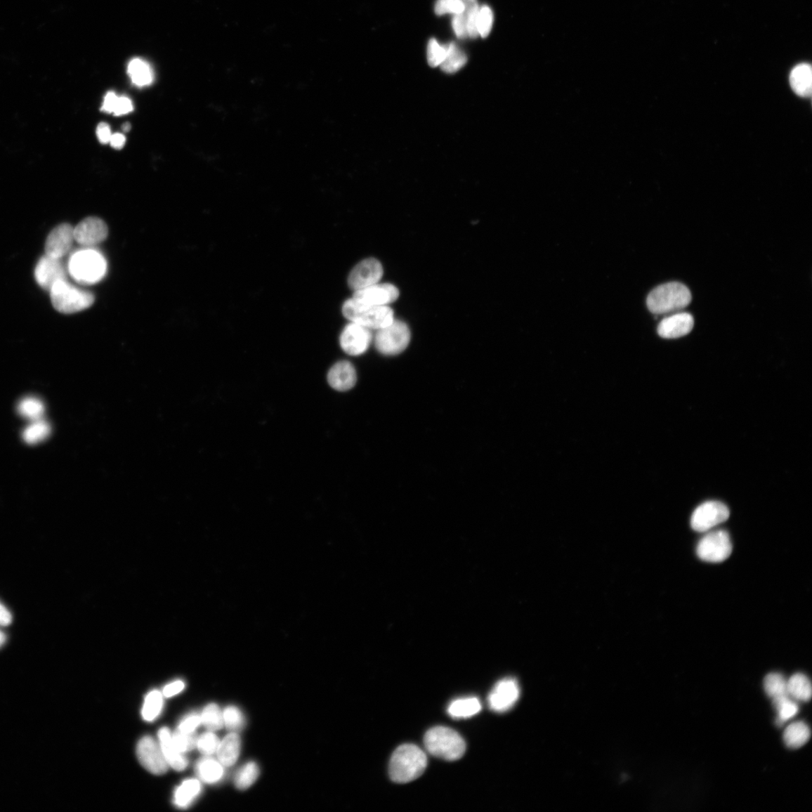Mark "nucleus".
<instances>
[{
    "label": "nucleus",
    "instance_id": "2f4dec72",
    "mask_svg": "<svg viewBox=\"0 0 812 812\" xmlns=\"http://www.w3.org/2000/svg\"><path fill=\"white\" fill-rule=\"evenodd\" d=\"M259 774L258 764L253 761L245 764L235 777V785L240 790H247L256 781Z\"/></svg>",
    "mask_w": 812,
    "mask_h": 812
},
{
    "label": "nucleus",
    "instance_id": "4be33fe9",
    "mask_svg": "<svg viewBox=\"0 0 812 812\" xmlns=\"http://www.w3.org/2000/svg\"><path fill=\"white\" fill-rule=\"evenodd\" d=\"M241 740L236 733L228 735L220 742L217 755L218 761L223 766H231L238 760L240 754Z\"/></svg>",
    "mask_w": 812,
    "mask_h": 812
},
{
    "label": "nucleus",
    "instance_id": "0eeeda50",
    "mask_svg": "<svg viewBox=\"0 0 812 812\" xmlns=\"http://www.w3.org/2000/svg\"><path fill=\"white\" fill-rule=\"evenodd\" d=\"M410 339L411 334L408 326L400 320L394 319L389 325L378 329L375 345L377 350L384 355H398L408 347Z\"/></svg>",
    "mask_w": 812,
    "mask_h": 812
},
{
    "label": "nucleus",
    "instance_id": "09e8293b",
    "mask_svg": "<svg viewBox=\"0 0 812 812\" xmlns=\"http://www.w3.org/2000/svg\"><path fill=\"white\" fill-rule=\"evenodd\" d=\"M97 135L98 140L102 144H108L110 142L112 136L111 128L108 124L100 123L98 126Z\"/></svg>",
    "mask_w": 812,
    "mask_h": 812
},
{
    "label": "nucleus",
    "instance_id": "864d4df0",
    "mask_svg": "<svg viewBox=\"0 0 812 812\" xmlns=\"http://www.w3.org/2000/svg\"><path fill=\"white\" fill-rule=\"evenodd\" d=\"M6 636L2 631H0V648H1L6 643Z\"/></svg>",
    "mask_w": 812,
    "mask_h": 812
},
{
    "label": "nucleus",
    "instance_id": "cd10ccee",
    "mask_svg": "<svg viewBox=\"0 0 812 812\" xmlns=\"http://www.w3.org/2000/svg\"><path fill=\"white\" fill-rule=\"evenodd\" d=\"M447 46L446 56L440 67L446 73H454L461 70L467 62L465 53L459 49L454 42Z\"/></svg>",
    "mask_w": 812,
    "mask_h": 812
},
{
    "label": "nucleus",
    "instance_id": "b1692460",
    "mask_svg": "<svg viewBox=\"0 0 812 812\" xmlns=\"http://www.w3.org/2000/svg\"><path fill=\"white\" fill-rule=\"evenodd\" d=\"M811 737L809 726L803 721L790 724L784 732V742L790 749H797L805 745Z\"/></svg>",
    "mask_w": 812,
    "mask_h": 812
},
{
    "label": "nucleus",
    "instance_id": "f257e3e1",
    "mask_svg": "<svg viewBox=\"0 0 812 812\" xmlns=\"http://www.w3.org/2000/svg\"><path fill=\"white\" fill-rule=\"evenodd\" d=\"M427 757L419 747L405 744L400 746L391 757L389 774L396 783H409L426 771Z\"/></svg>",
    "mask_w": 812,
    "mask_h": 812
},
{
    "label": "nucleus",
    "instance_id": "79ce46f5",
    "mask_svg": "<svg viewBox=\"0 0 812 812\" xmlns=\"http://www.w3.org/2000/svg\"><path fill=\"white\" fill-rule=\"evenodd\" d=\"M220 740L216 734L211 732L203 733L197 739V747L199 751L205 755L209 756L217 752Z\"/></svg>",
    "mask_w": 812,
    "mask_h": 812
},
{
    "label": "nucleus",
    "instance_id": "2eb2a0df",
    "mask_svg": "<svg viewBox=\"0 0 812 812\" xmlns=\"http://www.w3.org/2000/svg\"><path fill=\"white\" fill-rule=\"evenodd\" d=\"M35 277L41 288L50 292L57 282L67 280V271L60 259L46 254L37 264Z\"/></svg>",
    "mask_w": 812,
    "mask_h": 812
},
{
    "label": "nucleus",
    "instance_id": "49530a36",
    "mask_svg": "<svg viewBox=\"0 0 812 812\" xmlns=\"http://www.w3.org/2000/svg\"><path fill=\"white\" fill-rule=\"evenodd\" d=\"M133 111V105L131 99L126 97H119L113 114L115 116L124 115Z\"/></svg>",
    "mask_w": 812,
    "mask_h": 812
},
{
    "label": "nucleus",
    "instance_id": "412c9836",
    "mask_svg": "<svg viewBox=\"0 0 812 812\" xmlns=\"http://www.w3.org/2000/svg\"><path fill=\"white\" fill-rule=\"evenodd\" d=\"M790 84L799 97L809 98L811 95L812 71L808 63H801L790 74Z\"/></svg>",
    "mask_w": 812,
    "mask_h": 812
},
{
    "label": "nucleus",
    "instance_id": "c756f323",
    "mask_svg": "<svg viewBox=\"0 0 812 812\" xmlns=\"http://www.w3.org/2000/svg\"><path fill=\"white\" fill-rule=\"evenodd\" d=\"M201 785L196 779L185 781L176 792V804L180 807L188 806L199 794Z\"/></svg>",
    "mask_w": 812,
    "mask_h": 812
},
{
    "label": "nucleus",
    "instance_id": "5fc2aeb1",
    "mask_svg": "<svg viewBox=\"0 0 812 812\" xmlns=\"http://www.w3.org/2000/svg\"><path fill=\"white\" fill-rule=\"evenodd\" d=\"M123 131L125 133L129 132L131 129V125L129 123H125L122 126Z\"/></svg>",
    "mask_w": 812,
    "mask_h": 812
},
{
    "label": "nucleus",
    "instance_id": "4c0bfd02",
    "mask_svg": "<svg viewBox=\"0 0 812 812\" xmlns=\"http://www.w3.org/2000/svg\"><path fill=\"white\" fill-rule=\"evenodd\" d=\"M493 23L494 14L492 10H491L488 6L480 7L476 21V28L478 36L484 39L487 38L491 30H492Z\"/></svg>",
    "mask_w": 812,
    "mask_h": 812
},
{
    "label": "nucleus",
    "instance_id": "5701e85b",
    "mask_svg": "<svg viewBox=\"0 0 812 812\" xmlns=\"http://www.w3.org/2000/svg\"><path fill=\"white\" fill-rule=\"evenodd\" d=\"M127 73L134 85L144 88L152 84L155 74L150 64L140 58L133 59L128 64Z\"/></svg>",
    "mask_w": 812,
    "mask_h": 812
},
{
    "label": "nucleus",
    "instance_id": "f8f14e48",
    "mask_svg": "<svg viewBox=\"0 0 812 812\" xmlns=\"http://www.w3.org/2000/svg\"><path fill=\"white\" fill-rule=\"evenodd\" d=\"M383 273V266L378 260L375 258L363 260L351 270L348 283L351 289L356 292L379 283Z\"/></svg>",
    "mask_w": 812,
    "mask_h": 812
},
{
    "label": "nucleus",
    "instance_id": "a878e982",
    "mask_svg": "<svg viewBox=\"0 0 812 812\" xmlns=\"http://www.w3.org/2000/svg\"><path fill=\"white\" fill-rule=\"evenodd\" d=\"M482 705L476 698H467L453 701L447 708V713L455 719H467L477 714Z\"/></svg>",
    "mask_w": 812,
    "mask_h": 812
},
{
    "label": "nucleus",
    "instance_id": "58836bf2",
    "mask_svg": "<svg viewBox=\"0 0 812 812\" xmlns=\"http://www.w3.org/2000/svg\"><path fill=\"white\" fill-rule=\"evenodd\" d=\"M223 723L232 731L241 730L245 723L242 712L236 707H228L223 712Z\"/></svg>",
    "mask_w": 812,
    "mask_h": 812
},
{
    "label": "nucleus",
    "instance_id": "f03ea898",
    "mask_svg": "<svg viewBox=\"0 0 812 812\" xmlns=\"http://www.w3.org/2000/svg\"><path fill=\"white\" fill-rule=\"evenodd\" d=\"M688 288L679 282L662 284L650 293L647 306L656 315L674 314L686 308L691 302Z\"/></svg>",
    "mask_w": 812,
    "mask_h": 812
},
{
    "label": "nucleus",
    "instance_id": "603ef678",
    "mask_svg": "<svg viewBox=\"0 0 812 812\" xmlns=\"http://www.w3.org/2000/svg\"><path fill=\"white\" fill-rule=\"evenodd\" d=\"M13 617L8 609L0 603V625L8 626L12 623Z\"/></svg>",
    "mask_w": 812,
    "mask_h": 812
},
{
    "label": "nucleus",
    "instance_id": "393cba45",
    "mask_svg": "<svg viewBox=\"0 0 812 812\" xmlns=\"http://www.w3.org/2000/svg\"><path fill=\"white\" fill-rule=\"evenodd\" d=\"M787 693L795 700L809 701L812 695L811 681L803 673H797L787 680Z\"/></svg>",
    "mask_w": 812,
    "mask_h": 812
},
{
    "label": "nucleus",
    "instance_id": "a18cd8bd",
    "mask_svg": "<svg viewBox=\"0 0 812 812\" xmlns=\"http://www.w3.org/2000/svg\"><path fill=\"white\" fill-rule=\"evenodd\" d=\"M202 723L201 716L197 714H192L180 723L178 730L183 733H194L197 726Z\"/></svg>",
    "mask_w": 812,
    "mask_h": 812
},
{
    "label": "nucleus",
    "instance_id": "3c124183",
    "mask_svg": "<svg viewBox=\"0 0 812 812\" xmlns=\"http://www.w3.org/2000/svg\"><path fill=\"white\" fill-rule=\"evenodd\" d=\"M125 143L126 137L123 134L119 133L112 134L110 144L113 148L120 150V149L123 148Z\"/></svg>",
    "mask_w": 812,
    "mask_h": 812
},
{
    "label": "nucleus",
    "instance_id": "a211bd4d",
    "mask_svg": "<svg viewBox=\"0 0 812 812\" xmlns=\"http://www.w3.org/2000/svg\"><path fill=\"white\" fill-rule=\"evenodd\" d=\"M693 325L694 320L691 315L677 313L662 320L657 327V333L662 338L677 339L690 334Z\"/></svg>",
    "mask_w": 812,
    "mask_h": 812
},
{
    "label": "nucleus",
    "instance_id": "c9c22d12",
    "mask_svg": "<svg viewBox=\"0 0 812 812\" xmlns=\"http://www.w3.org/2000/svg\"><path fill=\"white\" fill-rule=\"evenodd\" d=\"M201 716V721L207 728L211 731H216L223 728V712L216 704H209L203 710Z\"/></svg>",
    "mask_w": 812,
    "mask_h": 812
},
{
    "label": "nucleus",
    "instance_id": "9d476101",
    "mask_svg": "<svg viewBox=\"0 0 812 812\" xmlns=\"http://www.w3.org/2000/svg\"><path fill=\"white\" fill-rule=\"evenodd\" d=\"M138 761L148 771L155 775H163L168 771V763L162 747L150 736H145L138 742L136 749Z\"/></svg>",
    "mask_w": 812,
    "mask_h": 812
},
{
    "label": "nucleus",
    "instance_id": "bb28decb",
    "mask_svg": "<svg viewBox=\"0 0 812 812\" xmlns=\"http://www.w3.org/2000/svg\"><path fill=\"white\" fill-rule=\"evenodd\" d=\"M196 771L202 781L208 784L219 782L224 775L223 766L220 761L209 757L200 760L197 764Z\"/></svg>",
    "mask_w": 812,
    "mask_h": 812
},
{
    "label": "nucleus",
    "instance_id": "f3484780",
    "mask_svg": "<svg viewBox=\"0 0 812 812\" xmlns=\"http://www.w3.org/2000/svg\"><path fill=\"white\" fill-rule=\"evenodd\" d=\"M74 228L69 223L60 224L49 233L46 242V254L53 258L61 259L71 250Z\"/></svg>",
    "mask_w": 812,
    "mask_h": 812
},
{
    "label": "nucleus",
    "instance_id": "39448f33",
    "mask_svg": "<svg viewBox=\"0 0 812 812\" xmlns=\"http://www.w3.org/2000/svg\"><path fill=\"white\" fill-rule=\"evenodd\" d=\"M51 303L58 312L73 314L84 311L94 303L93 295L67 282L60 281L50 290Z\"/></svg>",
    "mask_w": 812,
    "mask_h": 812
},
{
    "label": "nucleus",
    "instance_id": "de8ad7c7",
    "mask_svg": "<svg viewBox=\"0 0 812 812\" xmlns=\"http://www.w3.org/2000/svg\"><path fill=\"white\" fill-rule=\"evenodd\" d=\"M117 99H119V96H117L114 92L110 91L107 93L105 96L101 111L105 113L113 114Z\"/></svg>",
    "mask_w": 812,
    "mask_h": 812
},
{
    "label": "nucleus",
    "instance_id": "c03bdc74",
    "mask_svg": "<svg viewBox=\"0 0 812 812\" xmlns=\"http://www.w3.org/2000/svg\"><path fill=\"white\" fill-rule=\"evenodd\" d=\"M452 27L457 38L464 39L469 37L466 20L463 13L454 15Z\"/></svg>",
    "mask_w": 812,
    "mask_h": 812
},
{
    "label": "nucleus",
    "instance_id": "a19ab883",
    "mask_svg": "<svg viewBox=\"0 0 812 812\" xmlns=\"http://www.w3.org/2000/svg\"><path fill=\"white\" fill-rule=\"evenodd\" d=\"M447 46H441L435 39H431L427 46V60L431 67H440L445 58Z\"/></svg>",
    "mask_w": 812,
    "mask_h": 812
},
{
    "label": "nucleus",
    "instance_id": "473e14b6",
    "mask_svg": "<svg viewBox=\"0 0 812 812\" xmlns=\"http://www.w3.org/2000/svg\"><path fill=\"white\" fill-rule=\"evenodd\" d=\"M18 412L25 419L34 421L41 419L45 408L42 402L36 398H26L18 404Z\"/></svg>",
    "mask_w": 812,
    "mask_h": 812
},
{
    "label": "nucleus",
    "instance_id": "72a5a7b5",
    "mask_svg": "<svg viewBox=\"0 0 812 812\" xmlns=\"http://www.w3.org/2000/svg\"><path fill=\"white\" fill-rule=\"evenodd\" d=\"M51 433L50 425L41 419L32 421L25 430L23 436L28 444H36L46 439Z\"/></svg>",
    "mask_w": 812,
    "mask_h": 812
},
{
    "label": "nucleus",
    "instance_id": "dca6fc26",
    "mask_svg": "<svg viewBox=\"0 0 812 812\" xmlns=\"http://www.w3.org/2000/svg\"><path fill=\"white\" fill-rule=\"evenodd\" d=\"M108 237V227L99 218L89 217L81 221L74 228V237L85 247H91L104 241Z\"/></svg>",
    "mask_w": 812,
    "mask_h": 812
},
{
    "label": "nucleus",
    "instance_id": "37998d69",
    "mask_svg": "<svg viewBox=\"0 0 812 812\" xmlns=\"http://www.w3.org/2000/svg\"><path fill=\"white\" fill-rule=\"evenodd\" d=\"M464 6L461 0H437L435 13L442 16L446 14L457 15L464 13Z\"/></svg>",
    "mask_w": 812,
    "mask_h": 812
},
{
    "label": "nucleus",
    "instance_id": "7ed1b4c3",
    "mask_svg": "<svg viewBox=\"0 0 812 812\" xmlns=\"http://www.w3.org/2000/svg\"><path fill=\"white\" fill-rule=\"evenodd\" d=\"M424 745L431 754L447 761L461 759L466 752L461 735L445 726H436L427 731Z\"/></svg>",
    "mask_w": 812,
    "mask_h": 812
},
{
    "label": "nucleus",
    "instance_id": "e433bc0d",
    "mask_svg": "<svg viewBox=\"0 0 812 812\" xmlns=\"http://www.w3.org/2000/svg\"><path fill=\"white\" fill-rule=\"evenodd\" d=\"M464 10V15L466 20L469 37L476 39L478 37L476 21L479 12L478 0H461Z\"/></svg>",
    "mask_w": 812,
    "mask_h": 812
},
{
    "label": "nucleus",
    "instance_id": "c85d7f7f",
    "mask_svg": "<svg viewBox=\"0 0 812 812\" xmlns=\"http://www.w3.org/2000/svg\"><path fill=\"white\" fill-rule=\"evenodd\" d=\"M773 704L778 713L776 723L782 726L792 719L799 712L798 704L789 696H782L773 699Z\"/></svg>",
    "mask_w": 812,
    "mask_h": 812
},
{
    "label": "nucleus",
    "instance_id": "423d86ee",
    "mask_svg": "<svg viewBox=\"0 0 812 812\" xmlns=\"http://www.w3.org/2000/svg\"><path fill=\"white\" fill-rule=\"evenodd\" d=\"M343 313L351 322L357 323L369 329H380L391 324L394 320L393 311L388 306L363 305L352 298L343 304Z\"/></svg>",
    "mask_w": 812,
    "mask_h": 812
},
{
    "label": "nucleus",
    "instance_id": "7c9ffc66",
    "mask_svg": "<svg viewBox=\"0 0 812 812\" xmlns=\"http://www.w3.org/2000/svg\"><path fill=\"white\" fill-rule=\"evenodd\" d=\"M764 690L768 698L772 699L789 696L787 680L780 673H769L764 679Z\"/></svg>",
    "mask_w": 812,
    "mask_h": 812
},
{
    "label": "nucleus",
    "instance_id": "4468645a",
    "mask_svg": "<svg viewBox=\"0 0 812 812\" xmlns=\"http://www.w3.org/2000/svg\"><path fill=\"white\" fill-rule=\"evenodd\" d=\"M400 296L398 288L391 284H379L355 292L353 300L373 306H386L396 301Z\"/></svg>",
    "mask_w": 812,
    "mask_h": 812
},
{
    "label": "nucleus",
    "instance_id": "9b49d317",
    "mask_svg": "<svg viewBox=\"0 0 812 812\" xmlns=\"http://www.w3.org/2000/svg\"><path fill=\"white\" fill-rule=\"evenodd\" d=\"M370 330L357 323L351 322L340 335L339 343L341 348L351 356L365 354L372 343Z\"/></svg>",
    "mask_w": 812,
    "mask_h": 812
},
{
    "label": "nucleus",
    "instance_id": "8fccbe9b",
    "mask_svg": "<svg viewBox=\"0 0 812 812\" xmlns=\"http://www.w3.org/2000/svg\"><path fill=\"white\" fill-rule=\"evenodd\" d=\"M185 688V683L181 681H177L169 683L164 689V695L166 698H171L176 695L181 691H183Z\"/></svg>",
    "mask_w": 812,
    "mask_h": 812
},
{
    "label": "nucleus",
    "instance_id": "20e7f679",
    "mask_svg": "<svg viewBox=\"0 0 812 812\" xmlns=\"http://www.w3.org/2000/svg\"><path fill=\"white\" fill-rule=\"evenodd\" d=\"M107 269L106 262L99 252L84 249L74 252L68 263L67 270L72 279L83 284L100 282Z\"/></svg>",
    "mask_w": 812,
    "mask_h": 812
},
{
    "label": "nucleus",
    "instance_id": "ea45409f",
    "mask_svg": "<svg viewBox=\"0 0 812 812\" xmlns=\"http://www.w3.org/2000/svg\"><path fill=\"white\" fill-rule=\"evenodd\" d=\"M172 740L178 751L183 754L195 749L197 744V738L194 733L178 731L172 735Z\"/></svg>",
    "mask_w": 812,
    "mask_h": 812
},
{
    "label": "nucleus",
    "instance_id": "aec40b11",
    "mask_svg": "<svg viewBox=\"0 0 812 812\" xmlns=\"http://www.w3.org/2000/svg\"><path fill=\"white\" fill-rule=\"evenodd\" d=\"M159 745L168 764L177 771H183L188 766V761L183 753L176 749L169 731L160 729L158 733Z\"/></svg>",
    "mask_w": 812,
    "mask_h": 812
},
{
    "label": "nucleus",
    "instance_id": "f704fd0d",
    "mask_svg": "<svg viewBox=\"0 0 812 812\" xmlns=\"http://www.w3.org/2000/svg\"><path fill=\"white\" fill-rule=\"evenodd\" d=\"M163 707V696L158 690H153L146 697L143 709V719L147 721L155 719L162 712Z\"/></svg>",
    "mask_w": 812,
    "mask_h": 812
},
{
    "label": "nucleus",
    "instance_id": "6ab92c4d",
    "mask_svg": "<svg viewBox=\"0 0 812 812\" xmlns=\"http://www.w3.org/2000/svg\"><path fill=\"white\" fill-rule=\"evenodd\" d=\"M327 381L331 387L338 391L353 388L357 382L355 367L348 361H339L328 372Z\"/></svg>",
    "mask_w": 812,
    "mask_h": 812
},
{
    "label": "nucleus",
    "instance_id": "1a4fd4ad",
    "mask_svg": "<svg viewBox=\"0 0 812 812\" xmlns=\"http://www.w3.org/2000/svg\"><path fill=\"white\" fill-rule=\"evenodd\" d=\"M730 510L718 501H709L694 511L691 517V528L700 532L709 531L728 520Z\"/></svg>",
    "mask_w": 812,
    "mask_h": 812
},
{
    "label": "nucleus",
    "instance_id": "ddd939ff",
    "mask_svg": "<svg viewBox=\"0 0 812 812\" xmlns=\"http://www.w3.org/2000/svg\"><path fill=\"white\" fill-rule=\"evenodd\" d=\"M520 696L516 680L505 679L499 681L488 696V704L496 712H505L515 706Z\"/></svg>",
    "mask_w": 812,
    "mask_h": 812
},
{
    "label": "nucleus",
    "instance_id": "6e6552de",
    "mask_svg": "<svg viewBox=\"0 0 812 812\" xmlns=\"http://www.w3.org/2000/svg\"><path fill=\"white\" fill-rule=\"evenodd\" d=\"M732 551L729 533L725 530H717L708 533L700 541L697 553L702 561L721 563L731 556Z\"/></svg>",
    "mask_w": 812,
    "mask_h": 812
}]
</instances>
